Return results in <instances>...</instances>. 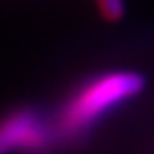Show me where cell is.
Here are the masks:
<instances>
[{"label":"cell","instance_id":"6da1fadb","mask_svg":"<svg viewBox=\"0 0 154 154\" xmlns=\"http://www.w3.org/2000/svg\"><path fill=\"white\" fill-rule=\"evenodd\" d=\"M146 89V77L131 67L100 71L79 83L50 114L58 144H77L112 114L133 102Z\"/></svg>","mask_w":154,"mask_h":154},{"label":"cell","instance_id":"7a4b0ae2","mask_svg":"<svg viewBox=\"0 0 154 154\" xmlns=\"http://www.w3.org/2000/svg\"><path fill=\"white\" fill-rule=\"evenodd\" d=\"M56 146L50 116L23 106L0 118V154H50Z\"/></svg>","mask_w":154,"mask_h":154},{"label":"cell","instance_id":"3957f363","mask_svg":"<svg viewBox=\"0 0 154 154\" xmlns=\"http://www.w3.org/2000/svg\"><path fill=\"white\" fill-rule=\"evenodd\" d=\"M96 6H98L100 14H102L108 21H118V19H122L123 12H125L123 0H96Z\"/></svg>","mask_w":154,"mask_h":154}]
</instances>
